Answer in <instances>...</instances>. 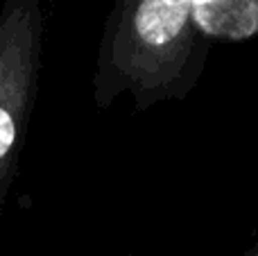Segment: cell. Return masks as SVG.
<instances>
[{
    "label": "cell",
    "instance_id": "6da1fadb",
    "mask_svg": "<svg viewBox=\"0 0 258 256\" xmlns=\"http://www.w3.org/2000/svg\"><path fill=\"white\" fill-rule=\"evenodd\" d=\"M211 41L192 21L190 0H116L93 71V100L107 109L132 95L134 109L186 98L197 86Z\"/></svg>",
    "mask_w": 258,
    "mask_h": 256
},
{
    "label": "cell",
    "instance_id": "7a4b0ae2",
    "mask_svg": "<svg viewBox=\"0 0 258 256\" xmlns=\"http://www.w3.org/2000/svg\"><path fill=\"white\" fill-rule=\"evenodd\" d=\"M43 63V0L0 9V211L18 170Z\"/></svg>",
    "mask_w": 258,
    "mask_h": 256
},
{
    "label": "cell",
    "instance_id": "3957f363",
    "mask_svg": "<svg viewBox=\"0 0 258 256\" xmlns=\"http://www.w3.org/2000/svg\"><path fill=\"white\" fill-rule=\"evenodd\" d=\"M197 30L213 41H247L258 34V0H190Z\"/></svg>",
    "mask_w": 258,
    "mask_h": 256
}]
</instances>
